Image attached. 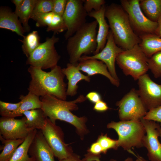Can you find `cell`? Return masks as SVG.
I'll return each mask as SVG.
<instances>
[{
  "instance_id": "obj_1",
  "label": "cell",
  "mask_w": 161,
  "mask_h": 161,
  "mask_svg": "<svg viewBox=\"0 0 161 161\" xmlns=\"http://www.w3.org/2000/svg\"><path fill=\"white\" fill-rule=\"evenodd\" d=\"M42 103L41 109L46 116L53 123L58 120L68 123L76 127L78 133L83 137L87 133L85 124L87 118L79 117L71 112L78 109L77 103H82L87 99L83 95H80L75 100L66 101L58 99L51 95L40 97Z\"/></svg>"
},
{
  "instance_id": "obj_2",
  "label": "cell",
  "mask_w": 161,
  "mask_h": 161,
  "mask_svg": "<svg viewBox=\"0 0 161 161\" xmlns=\"http://www.w3.org/2000/svg\"><path fill=\"white\" fill-rule=\"evenodd\" d=\"M27 71L31 78L28 88L29 92L39 97L51 95L66 100L67 85L64 81L65 75L60 66L57 65L50 71L46 72L30 66Z\"/></svg>"
},
{
  "instance_id": "obj_3",
  "label": "cell",
  "mask_w": 161,
  "mask_h": 161,
  "mask_svg": "<svg viewBox=\"0 0 161 161\" xmlns=\"http://www.w3.org/2000/svg\"><path fill=\"white\" fill-rule=\"evenodd\" d=\"M105 16L118 47L125 50L140 43V38L134 31L127 14L120 4L112 3L106 6Z\"/></svg>"
},
{
  "instance_id": "obj_4",
  "label": "cell",
  "mask_w": 161,
  "mask_h": 161,
  "mask_svg": "<svg viewBox=\"0 0 161 161\" xmlns=\"http://www.w3.org/2000/svg\"><path fill=\"white\" fill-rule=\"evenodd\" d=\"M97 25L95 20L86 22L68 39L66 48L70 63L77 65L82 56L94 54L97 46Z\"/></svg>"
},
{
  "instance_id": "obj_5",
  "label": "cell",
  "mask_w": 161,
  "mask_h": 161,
  "mask_svg": "<svg viewBox=\"0 0 161 161\" xmlns=\"http://www.w3.org/2000/svg\"><path fill=\"white\" fill-rule=\"evenodd\" d=\"M107 128L114 129L117 133L118 147L129 151L132 147L139 148L143 146V140L146 131L140 120L112 122Z\"/></svg>"
},
{
  "instance_id": "obj_6",
  "label": "cell",
  "mask_w": 161,
  "mask_h": 161,
  "mask_svg": "<svg viewBox=\"0 0 161 161\" xmlns=\"http://www.w3.org/2000/svg\"><path fill=\"white\" fill-rule=\"evenodd\" d=\"M148 59V58L137 44L120 53L116 61L126 75H131L137 80L149 69Z\"/></svg>"
},
{
  "instance_id": "obj_7",
  "label": "cell",
  "mask_w": 161,
  "mask_h": 161,
  "mask_svg": "<svg viewBox=\"0 0 161 161\" xmlns=\"http://www.w3.org/2000/svg\"><path fill=\"white\" fill-rule=\"evenodd\" d=\"M59 40V38L55 34L47 38L27 58L26 64L42 69H51L56 66L61 57L55 47Z\"/></svg>"
},
{
  "instance_id": "obj_8",
  "label": "cell",
  "mask_w": 161,
  "mask_h": 161,
  "mask_svg": "<svg viewBox=\"0 0 161 161\" xmlns=\"http://www.w3.org/2000/svg\"><path fill=\"white\" fill-rule=\"evenodd\" d=\"M120 5L128 15L131 27L135 33L140 37L154 34L158 23L149 19L143 12L140 0H121Z\"/></svg>"
},
{
  "instance_id": "obj_9",
  "label": "cell",
  "mask_w": 161,
  "mask_h": 161,
  "mask_svg": "<svg viewBox=\"0 0 161 161\" xmlns=\"http://www.w3.org/2000/svg\"><path fill=\"white\" fill-rule=\"evenodd\" d=\"M119 108V116L121 121L140 120L147 113V109L137 90L131 89L116 103Z\"/></svg>"
},
{
  "instance_id": "obj_10",
  "label": "cell",
  "mask_w": 161,
  "mask_h": 161,
  "mask_svg": "<svg viewBox=\"0 0 161 161\" xmlns=\"http://www.w3.org/2000/svg\"><path fill=\"white\" fill-rule=\"evenodd\" d=\"M41 130L54 156L59 160L66 159L73 154L71 148L64 142V134L61 129L48 117L44 127Z\"/></svg>"
},
{
  "instance_id": "obj_11",
  "label": "cell",
  "mask_w": 161,
  "mask_h": 161,
  "mask_svg": "<svg viewBox=\"0 0 161 161\" xmlns=\"http://www.w3.org/2000/svg\"><path fill=\"white\" fill-rule=\"evenodd\" d=\"M88 13L83 0H67L62 16L66 28L64 37L66 40L86 23Z\"/></svg>"
},
{
  "instance_id": "obj_12",
  "label": "cell",
  "mask_w": 161,
  "mask_h": 161,
  "mask_svg": "<svg viewBox=\"0 0 161 161\" xmlns=\"http://www.w3.org/2000/svg\"><path fill=\"white\" fill-rule=\"evenodd\" d=\"M138 80L139 89L137 92L147 110L161 106V85L153 81L146 73Z\"/></svg>"
},
{
  "instance_id": "obj_13",
  "label": "cell",
  "mask_w": 161,
  "mask_h": 161,
  "mask_svg": "<svg viewBox=\"0 0 161 161\" xmlns=\"http://www.w3.org/2000/svg\"><path fill=\"white\" fill-rule=\"evenodd\" d=\"M124 50L118 47L114 40L112 33L110 30L107 38L106 45L98 53L93 55H83L79 62L89 59H95L103 62L107 66L108 70L112 77L119 82L115 69V61L118 54Z\"/></svg>"
},
{
  "instance_id": "obj_14",
  "label": "cell",
  "mask_w": 161,
  "mask_h": 161,
  "mask_svg": "<svg viewBox=\"0 0 161 161\" xmlns=\"http://www.w3.org/2000/svg\"><path fill=\"white\" fill-rule=\"evenodd\" d=\"M140 120L146 131L143 145L147 150L149 159L151 161H161V143L158 139L160 126L155 121L143 118Z\"/></svg>"
},
{
  "instance_id": "obj_15",
  "label": "cell",
  "mask_w": 161,
  "mask_h": 161,
  "mask_svg": "<svg viewBox=\"0 0 161 161\" xmlns=\"http://www.w3.org/2000/svg\"><path fill=\"white\" fill-rule=\"evenodd\" d=\"M26 117L17 119L1 117L0 118V135L7 140L25 139L34 129L28 128Z\"/></svg>"
},
{
  "instance_id": "obj_16",
  "label": "cell",
  "mask_w": 161,
  "mask_h": 161,
  "mask_svg": "<svg viewBox=\"0 0 161 161\" xmlns=\"http://www.w3.org/2000/svg\"><path fill=\"white\" fill-rule=\"evenodd\" d=\"M35 161H55L53 152L41 130L37 131L28 150Z\"/></svg>"
},
{
  "instance_id": "obj_17",
  "label": "cell",
  "mask_w": 161,
  "mask_h": 161,
  "mask_svg": "<svg viewBox=\"0 0 161 161\" xmlns=\"http://www.w3.org/2000/svg\"><path fill=\"white\" fill-rule=\"evenodd\" d=\"M77 66L80 71L90 77L96 74L102 75L108 79L113 85L118 87L120 82L115 80L109 72L106 65L102 61L95 59H89L79 62Z\"/></svg>"
},
{
  "instance_id": "obj_18",
  "label": "cell",
  "mask_w": 161,
  "mask_h": 161,
  "mask_svg": "<svg viewBox=\"0 0 161 161\" xmlns=\"http://www.w3.org/2000/svg\"><path fill=\"white\" fill-rule=\"evenodd\" d=\"M106 7L105 5H104L99 11L93 10L88 13L89 16L95 19L98 25L97 37V46L93 55L98 53L105 47L106 43L107 37L110 30L109 25L105 19Z\"/></svg>"
},
{
  "instance_id": "obj_19",
  "label": "cell",
  "mask_w": 161,
  "mask_h": 161,
  "mask_svg": "<svg viewBox=\"0 0 161 161\" xmlns=\"http://www.w3.org/2000/svg\"><path fill=\"white\" fill-rule=\"evenodd\" d=\"M62 71L68 80L66 90L67 96H73L76 95L78 88V84L80 81H90V77L82 74L77 65L68 63L66 68H62Z\"/></svg>"
},
{
  "instance_id": "obj_20",
  "label": "cell",
  "mask_w": 161,
  "mask_h": 161,
  "mask_svg": "<svg viewBox=\"0 0 161 161\" xmlns=\"http://www.w3.org/2000/svg\"><path fill=\"white\" fill-rule=\"evenodd\" d=\"M18 17L6 7L0 8V28L10 30L23 37L25 32Z\"/></svg>"
},
{
  "instance_id": "obj_21",
  "label": "cell",
  "mask_w": 161,
  "mask_h": 161,
  "mask_svg": "<svg viewBox=\"0 0 161 161\" xmlns=\"http://www.w3.org/2000/svg\"><path fill=\"white\" fill-rule=\"evenodd\" d=\"M19 99L21 102L19 108L16 110L10 112H0L2 117H13L22 116L26 111L37 109H41L42 103L40 97L29 92L25 96L21 95Z\"/></svg>"
},
{
  "instance_id": "obj_22",
  "label": "cell",
  "mask_w": 161,
  "mask_h": 161,
  "mask_svg": "<svg viewBox=\"0 0 161 161\" xmlns=\"http://www.w3.org/2000/svg\"><path fill=\"white\" fill-rule=\"evenodd\" d=\"M139 46L148 58L161 50V38L154 34H148L140 37Z\"/></svg>"
},
{
  "instance_id": "obj_23",
  "label": "cell",
  "mask_w": 161,
  "mask_h": 161,
  "mask_svg": "<svg viewBox=\"0 0 161 161\" xmlns=\"http://www.w3.org/2000/svg\"><path fill=\"white\" fill-rule=\"evenodd\" d=\"M140 7L145 16L157 22L161 18V0H140Z\"/></svg>"
},
{
  "instance_id": "obj_24",
  "label": "cell",
  "mask_w": 161,
  "mask_h": 161,
  "mask_svg": "<svg viewBox=\"0 0 161 161\" xmlns=\"http://www.w3.org/2000/svg\"><path fill=\"white\" fill-rule=\"evenodd\" d=\"M26 124L28 128L41 130L44 127L47 117L41 109H37L24 112Z\"/></svg>"
},
{
  "instance_id": "obj_25",
  "label": "cell",
  "mask_w": 161,
  "mask_h": 161,
  "mask_svg": "<svg viewBox=\"0 0 161 161\" xmlns=\"http://www.w3.org/2000/svg\"><path fill=\"white\" fill-rule=\"evenodd\" d=\"M37 131L35 129L31 132L24 142L17 148L9 161H35L34 159L29 157L28 150Z\"/></svg>"
},
{
  "instance_id": "obj_26",
  "label": "cell",
  "mask_w": 161,
  "mask_h": 161,
  "mask_svg": "<svg viewBox=\"0 0 161 161\" xmlns=\"http://www.w3.org/2000/svg\"><path fill=\"white\" fill-rule=\"evenodd\" d=\"M36 0H24L21 7L15 11V13L19 18L25 32H28L30 30V27L28 24V21L32 13Z\"/></svg>"
},
{
  "instance_id": "obj_27",
  "label": "cell",
  "mask_w": 161,
  "mask_h": 161,
  "mask_svg": "<svg viewBox=\"0 0 161 161\" xmlns=\"http://www.w3.org/2000/svg\"><path fill=\"white\" fill-rule=\"evenodd\" d=\"M25 139L7 140L0 135V140L3 144L1 149L2 151L0 154V161H9Z\"/></svg>"
},
{
  "instance_id": "obj_28",
  "label": "cell",
  "mask_w": 161,
  "mask_h": 161,
  "mask_svg": "<svg viewBox=\"0 0 161 161\" xmlns=\"http://www.w3.org/2000/svg\"><path fill=\"white\" fill-rule=\"evenodd\" d=\"M23 38L20 40L22 44L21 48L23 53L28 58L40 44V37L37 31H33Z\"/></svg>"
},
{
  "instance_id": "obj_29",
  "label": "cell",
  "mask_w": 161,
  "mask_h": 161,
  "mask_svg": "<svg viewBox=\"0 0 161 161\" xmlns=\"http://www.w3.org/2000/svg\"><path fill=\"white\" fill-rule=\"evenodd\" d=\"M53 0H36L30 18L36 21L41 15L52 11Z\"/></svg>"
},
{
  "instance_id": "obj_30",
  "label": "cell",
  "mask_w": 161,
  "mask_h": 161,
  "mask_svg": "<svg viewBox=\"0 0 161 161\" xmlns=\"http://www.w3.org/2000/svg\"><path fill=\"white\" fill-rule=\"evenodd\" d=\"M148 65L149 69L157 78L161 77V50L153 54L148 58Z\"/></svg>"
},
{
  "instance_id": "obj_31",
  "label": "cell",
  "mask_w": 161,
  "mask_h": 161,
  "mask_svg": "<svg viewBox=\"0 0 161 161\" xmlns=\"http://www.w3.org/2000/svg\"><path fill=\"white\" fill-rule=\"evenodd\" d=\"M66 30V28L62 17L54 14L50 25L47 29V32L52 31L54 34Z\"/></svg>"
},
{
  "instance_id": "obj_32",
  "label": "cell",
  "mask_w": 161,
  "mask_h": 161,
  "mask_svg": "<svg viewBox=\"0 0 161 161\" xmlns=\"http://www.w3.org/2000/svg\"><path fill=\"white\" fill-rule=\"evenodd\" d=\"M97 142L102 147L103 154H106L109 149H117L118 148L117 140L111 139L107 136V134H101L99 136Z\"/></svg>"
},
{
  "instance_id": "obj_33",
  "label": "cell",
  "mask_w": 161,
  "mask_h": 161,
  "mask_svg": "<svg viewBox=\"0 0 161 161\" xmlns=\"http://www.w3.org/2000/svg\"><path fill=\"white\" fill-rule=\"evenodd\" d=\"M84 8L88 13L92 11H98L105 5L104 0H83Z\"/></svg>"
},
{
  "instance_id": "obj_34",
  "label": "cell",
  "mask_w": 161,
  "mask_h": 161,
  "mask_svg": "<svg viewBox=\"0 0 161 161\" xmlns=\"http://www.w3.org/2000/svg\"><path fill=\"white\" fill-rule=\"evenodd\" d=\"M54 13L50 12L42 14L36 19V26L37 27H48L51 23Z\"/></svg>"
},
{
  "instance_id": "obj_35",
  "label": "cell",
  "mask_w": 161,
  "mask_h": 161,
  "mask_svg": "<svg viewBox=\"0 0 161 161\" xmlns=\"http://www.w3.org/2000/svg\"><path fill=\"white\" fill-rule=\"evenodd\" d=\"M143 118L159 122L161 124V106L149 110Z\"/></svg>"
},
{
  "instance_id": "obj_36",
  "label": "cell",
  "mask_w": 161,
  "mask_h": 161,
  "mask_svg": "<svg viewBox=\"0 0 161 161\" xmlns=\"http://www.w3.org/2000/svg\"><path fill=\"white\" fill-rule=\"evenodd\" d=\"M67 0H53L52 12L62 16L64 12Z\"/></svg>"
},
{
  "instance_id": "obj_37",
  "label": "cell",
  "mask_w": 161,
  "mask_h": 161,
  "mask_svg": "<svg viewBox=\"0 0 161 161\" xmlns=\"http://www.w3.org/2000/svg\"><path fill=\"white\" fill-rule=\"evenodd\" d=\"M21 103L20 100L16 103H11L0 101V112H10L17 110Z\"/></svg>"
},
{
  "instance_id": "obj_38",
  "label": "cell",
  "mask_w": 161,
  "mask_h": 161,
  "mask_svg": "<svg viewBox=\"0 0 161 161\" xmlns=\"http://www.w3.org/2000/svg\"><path fill=\"white\" fill-rule=\"evenodd\" d=\"M86 97L90 102L94 103L101 100V97L100 94L95 91L89 92L86 95Z\"/></svg>"
},
{
  "instance_id": "obj_39",
  "label": "cell",
  "mask_w": 161,
  "mask_h": 161,
  "mask_svg": "<svg viewBox=\"0 0 161 161\" xmlns=\"http://www.w3.org/2000/svg\"><path fill=\"white\" fill-rule=\"evenodd\" d=\"M89 153L98 155L101 153H103V150L99 143L96 142L91 145L89 150Z\"/></svg>"
},
{
  "instance_id": "obj_40",
  "label": "cell",
  "mask_w": 161,
  "mask_h": 161,
  "mask_svg": "<svg viewBox=\"0 0 161 161\" xmlns=\"http://www.w3.org/2000/svg\"><path fill=\"white\" fill-rule=\"evenodd\" d=\"M109 107L106 103L101 100L97 102L94 105L93 109L98 112H103L107 110Z\"/></svg>"
},
{
  "instance_id": "obj_41",
  "label": "cell",
  "mask_w": 161,
  "mask_h": 161,
  "mask_svg": "<svg viewBox=\"0 0 161 161\" xmlns=\"http://www.w3.org/2000/svg\"><path fill=\"white\" fill-rule=\"evenodd\" d=\"M83 160V161H101L99 156L92 154L89 153L85 155V158ZM110 161H116L112 160Z\"/></svg>"
},
{
  "instance_id": "obj_42",
  "label": "cell",
  "mask_w": 161,
  "mask_h": 161,
  "mask_svg": "<svg viewBox=\"0 0 161 161\" xmlns=\"http://www.w3.org/2000/svg\"><path fill=\"white\" fill-rule=\"evenodd\" d=\"M59 161H83L80 159L79 156L75 154H73L68 158L64 159L59 160Z\"/></svg>"
},
{
  "instance_id": "obj_43",
  "label": "cell",
  "mask_w": 161,
  "mask_h": 161,
  "mask_svg": "<svg viewBox=\"0 0 161 161\" xmlns=\"http://www.w3.org/2000/svg\"><path fill=\"white\" fill-rule=\"evenodd\" d=\"M12 1L15 5V11H16L18 10L21 7L23 3L24 0H13Z\"/></svg>"
},
{
  "instance_id": "obj_44",
  "label": "cell",
  "mask_w": 161,
  "mask_h": 161,
  "mask_svg": "<svg viewBox=\"0 0 161 161\" xmlns=\"http://www.w3.org/2000/svg\"><path fill=\"white\" fill-rule=\"evenodd\" d=\"M157 23V26L154 34L161 38V18L158 21Z\"/></svg>"
},
{
  "instance_id": "obj_45",
  "label": "cell",
  "mask_w": 161,
  "mask_h": 161,
  "mask_svg": "<svg viewBox=\"0 0 161 161\" xmlns=\"http://www.w3.org/2000/svg\"><path fill=\"white\" fill-rule=\"evenodd\" d=\"M124 161H146L143 158L140 157H138L137 159L134 161L132 159L131 157H128Z\"/></svg>"
},
{
  "instance_id": "obj_46",
  "label": "cell",
  "mask_w": 161,
  "mask_h": 161,
  "mask_svg": "<svg viewBox=\"0 0 161 161\" xmlns=\"http://www.w3.org/2000/svg\"><path fill=\"white\" fill-rule=\"evenodd\" d=\"M159 137H160L161 140V127L160 126L159 128Z\"/></svg>"
}]
</instances>
